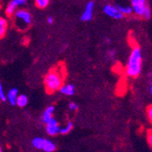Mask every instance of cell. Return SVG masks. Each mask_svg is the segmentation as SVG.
Returning <instances> with one entry per match:
<instances>
[{
    "label": "cell",
    "mask_w": 152,
    "mask_h": 152,
    "mask_svg": "<svg viewBox=\"0 0 152 152\" xmlns=\"http://www.w3.org/2000/svg\"><path fill=\"white\" fill-rule=\"evenodd\" d=\"M18 7H19V6H18V2H17V0H13V1H11V2L7 5V9H6V14H7V16L13 15L14 13H16V12H17Z\"/></svg>",
    "instance_id": "30bf717a"
},
{
    "label": "cell",
    "mask_w": 152,
    "mask_h": 152,
    "mask_svg": "<svg viewBox=\"0 0 152 152\" xmlns=\"http://www.w3.org/2000/svg\"><path fill=\"white\" fill-rule=\"evenodd\" d=\"M18 91L17 88H12L7 93V100L11 105H17V100L18 98Z\"/></svg>",
    "instance_id": "9c48e42d"
},
{
    "label": "cell",
    "mask_w": 152,
    "mask_h": 152,
    "mask_svg": "<svg viewBox=\"0 0 152 152\" xmlns=\"http://www.w3.org/2000/svg\"><path fill=\"white\" fill-rule=\"evenodd\" d=\"M28 103V99H27V96L26 95H19L18 98V100H17V105L19 107H24L27 105Z\"/></svg>",
    "instance_id": "9a60e30c"
},
{
    "label": "cell",
    "mask_w": 152,
    "mask_h": 152,
    "mask_svg": "<svg viewBox=\"0 0 152 152\" xmlns=\"http://www.w3.org/2000/svg\"><path fill=\"white\" fill-rule=\"evenodd\" d=\"M55 111V107L53 106H49L48 107L46 108V110L44 111L43 115H42V119L43 121L47 124L49 121H51L54 118H53V114Z\"/></svg>",
    "instance_id": "ba28073f"
},
{
    "label": "cell",
    "mask_w": 152,
    "mask_h": 152,
    "mask_svg": "<svg viewBox=\"0 0 152 152\" xmlns=\"http://www.w3.org/2000/svg\"><path fill=\"white\" fill-rule=\"evenodd\" d=\"M142 68V54L139 47H134L127 63L126 73L129 77H137Z\"/></svg>",
    "instance_id": "7a4b0ae2"
},
{
    "label": "cell",
    "mask_w": 152,
    "mask_h": 152,
    "mask_svg": "<svg viewBox=\"0 0 152 152\" xmlns=\"http://www.w3.org/2000/svg\"><path fill=\"white\" fill-rule=\"evenodd\" d=\"M59 91L66 96H72L75 93V88L71 84H66V85H63Z\"/></svg>",
    "instance_id": "8fae6325"
},
{
    "label": "cell",
    "mask_w": 152,
    "mask_h": 152,
    "mask_svg": "<svg viewBox=\"0 0 152 152\" xmlns=\"http://www.w3.org/2000/svg\"><path fill=\"white\" fill-rule=\"evenodd\" d=\"M64 81V71L60 67H56L51 69L45 77L44 83L48 92L53 93L60 90L63 86Z\"/></svg>",
    "instance_id": "6da1fadb"
},
{
    "label": "cell",
    "mask_w": 152,
    "mask_h": 152,
    "mask_svg": "<svg viewBox=\"0 0 152 152\" xmlns=\"http://www.w3.org/2000/svg\"><path fill=\"white\" fill-rule=\"evenodd\" d=\"M104 13L106 15H107L108 17L115 18V19H120L123 18V14L118 10V8L117 7V6H113V5H106L103 8Z\"/></svg>",
    "instance_id": "5b68a950"
},
{
    "label": "cell",
    "mask_w": 152,
    "mask_h": 152,
    "mask_svg": "<svg viewBox=\"0 0 152 152\" xmlns=\"http://www.w3.org/2000/svg\"><path fill=\"white\" fill-rule=\"evenodd\" d=\"M48 24H53L54 18H53L52 17H48Z\"/></svg>",
    "instance_id": "603a6c76"
},
{
    "label": "cell",
    "mask_w": 152,
    "mask_h": 152,
    "mask_svg": "<svg viewBox=\"0 0 152 152\" xmlns=\"http://www.w3.org/2000/svg\"><path fill=\"white\" fill-rule=\"evenodd\" d=\"M93 9H94V2H88L86 5V7L84 9V12L81 15V20L82 21H89L93 18Z\"/></svg>",
    "instance_id": "52a82bcc"
},
{
    "label": "cell",
    "mask_w": 152,
    "mask_h": 152,
    "mask_svg": "<svg viewBox=\"0 0 152 152\" xmlns=\"http://www.w3.org/2000/svg\"><path fill=\"white\" fill-rule=\"evenodd\" d=\"M7 21L6 18L0 17V39L5 37L7 30Z\"/></svg>",
    "instance_id": "7c38bea8"
},
{
    "label": "cell",
    "mask_w": 152,
    "mask_h": 152,
    "mask_svg": "<svg viewBox=\"0 0 152 152\" xmlns=\"http://www.w3.org/2000/svg\"><path fill=\"white\" fill-rule=\"evenodd\" d=\"M60 129L61 128L59 127L58 121L55 119V118H53L51 121H49L48 123H47V125H46L47 132L50 136H56L58 133H60Z\"/></svg>",
    "instance_id": "8992f818"
},
{
    "label": "cell",
    "mask_w": 152,
    "mask_h": 152,
    "mask_svg": "<svg viewBox=\"0 0 152 152\" xmlns=\"http://www.w3.org/2000/svg\"><path fill=\"white\" fill-rule=\"evenodd\" d=\"M68 107H69L70 110H77L78 108V106H77V104L71 102V103H69V105H68Z\"/></svg>",
    "instance_id": "7402d4cb"
},
{
    "label": "cell",
    "mask_w": 152,
    "mask_h": 152,
    "mask_svg": "<svg viewBox=\"0 0 152 152\" xmlns=\"http://www.w3.org/2000/svg\"><path fill=\"white\" fill-rule=\"evenodd\" d=\"M72 129H73V124H72V122H68L65 127H63V128L60 129V134L66 135L67 133H69L72 130Z\"/></svg>",
    "instance_id": "e0dca14e"
},
{
    "label": "cell",
    "mask_w": 152,
    "mask_h": 152,
    "mask_svg": "<svg viewBox=\"0 0 152 152\" xmlns=\"http://www.w3.org/2000/svg\"><path fill=\"white\" fill-rule=\"evenodd\" d=\"M147 115H148V118L150 123L152 124V105L148 107V109H147Z\"/></svg>",
    "instance_id": "ffe728a7"
},
{
    "label": "cell",
    "mask_w": 152,
    "mask_h": 152,
    "mask_svg": "<svg viewBox=\"0 0 152 152\" xmlns=\"http://www.w3.org/2000/svg\"><path fill=\"white\" fill-rule=\"evenodd\" d=\"M131 7L133 12L137 16H139L142 18L148 19L151 17V11L145 0H132Z\"/></svg>",
    "instance_id": "3957f363"
},
{
    "label": "cell",
    "mask_w": 152,
    "mask_h": 152,
    "mask_svg": "<svg viewBox=\"0 0 152 152\" xmlns=\"http://www.w3.org/2000/svg\"><path fill=\"white\" fill-rule=\"evenodd\" d=\"M0 152H2V149H1V148H0Z\"/></svg>",
    "instance_id": "d4e9b609"
},
{
    "label": "cell",
    "mask_w": 152,
    "mask_h": 152,
    "mask_svg": "<svg viewBox=\"0 0 152 152\" xmlns=\"http://www.w3.org/2000/svg\"><path fill=\"white\" fill-rule=\"evenodd\" d=\"M148 144H149V146L152 148V130H149L148 132Z\"/></svg>",
    "instance_id": "44dd1931"
},
{
    "label": "cell",
    "mask_w": 152,
    "mask_h": 152,
    "mask_svg": "<svg viewBox=\"0 0 152 152\" xmlns=\"http://www.w3.org/2000/svg\"><path fill=\"white\" fill-rule=\"evenodd\" d=\"M45 140H46V139H43V137H35V139L33 140V141H32V144L37 149H43Z\"/></svg>",
    "instance_id": "4fadbf2b"
},
{
    "label": "cell",
    "mask_w": 152,
    "mask_h": 152,
    "mask_svg": "<svg viewBox=\"0 0 152 152\" xmlns=\"http://www.w3.org/2000/svg\"><path fill=\"white\" fill-rule=\"evenodd\" d=\"M7 95L5 93V90H4V88L2 86V84L0 83V99H1L2 101H6L7 100Z\"/></svg>",
    "instance_id": "d6986e66"
},
{
    "label": "cell",
    "mask_w": 152,
    "mask_h": 152,
    "mask_svg": "<svg viewBox=\"0 0 152 152\" xmlns=\"http://www.w3.org/2000/svg\"><path fill=\"white\" fill-rule=\"evenodd\" d=\"M35 4L38 8H45L48 6L49 1L48 0H36Z\"/></svg>",
    "instance_id": "ac0fdd59"
},
{
    "label": "cell",
    "mask_w": 152,
    "mask_h": 152,
    "mask_svg": "<svg viewBox=\"0 0 152 152\" xmlns=\"http://www.w3.org/2000/svg\"><path fill=\"white\" fill-rule=\"evenodd\" d=\"M16 17V21L18 26H19V28H26L27 27L30 23H31V15L28 11H26L25 9L18 10L15 13Z\"/></svg>",
    "instance_id": "277c9868"
},
{
    "label": "cell",
    "mask_w": 152,
    "mask_h": 152,
    "mask_svg": "<svg viewBox=\"0 0 152 152\" xmlns=\"http://www.w3.org/2000/svg\"><path fill=\"white\" fill-rule=\"evenodd\" d=\"M42 150H44L46 152H53V151L56 150V145H55L51 140H46Z\"/></svg>",
    "instance_id": "5bb4252c"
},
{
    "label": "cell",
    "mask_w": 152,
    "mask_h": 152,
    "mask_svg": "<svg viewBox=\"0 0 152 152\" xmlns=\"http://www.w3.org/2000/svg\"><path fill=\"white\" fill-rule=\"evenodd\" d=\"M117 7L118 8V10L124 15H130V14L133 12L132 7L131 6H120V5H116Z\"/></svg>",
    "instance_id": "2e32d148"
},
{
    "label": "cell",
    "mask_w": 152,
    "mask_h": 152,
    "mask_svg": "<svg viewBox=\"0 0 152 152\" xmlns=\"http://www.w3.org/2000/svg\"><path fill=\"white\" fill-rule=\"evenodd\" d=\"M149 90H150V94L152 95V85L150 86V89H149Z\"/></svg>",
    "instance_id": "cb8c5ba5"
}]
</instances>
